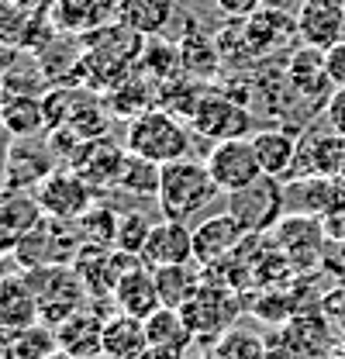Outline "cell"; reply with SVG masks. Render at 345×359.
Instances as JSON below:
<instances>
[{
    "mask_svg": "<svg viewBox=\"0 0 345 359\" xmlns=\"http://www.w3.org/2000/svg\"><path fill=\"white\" fill-rule=\"evenodd\" d=\"M287 83L290 90H297L301 97L307 100H321L325 97V104H328V90L332 87V80H328V69H325V52L321 48H311V45H304L301 52H294L290 55V62H287Z\"/></svg>",
    "mask_w": 345,
    "mask_h": 359,
    "instance_id": "obj_18",
    "label": "cell"
},
{
    "mask_svg": "<svg viewBox=\"0 0 345 359\" xmlns=\"http://www.w3.org/2000/svg\"><path fill=\"white\" fill-rule=\"evenodd\" d=\"M48 359H80V356H73V353H66V349H55Z\"/></svg>",
    "mask_w": 345,
    "mask_h": 359,
    "instance_id": "obj_48",
    "label": "cell"
},
{
    "mask_svg": "<svg viewBox=\"0 0 345 359\" xmlns=\"http://www.w3.org/2000/svg\"><path fill=\"white\" fill-rule=\"evenodd\" d=\"M118 222H121L118 211L97 208V204H93L83 218L76 222V231H80L83 245H114V238H118Z\"/></svg>",
    "mask_w": 345,
    "mask_h": 359,
    "instance_id": "obj_34",
    "label": "cell"
},
{
    "mask_svg": "<svg viewBox=\"0 0 345 359\" xmlns=\"http://www.w3.org/2000/svg\"><path fill=\"white\" fill-rule=\"evenodd\" d=\"M190 332L194 335H221L228 332V325L235 321V297L228 287H215V283H201V290L194 294L190 304L180 308Z\"/></svg>",
    "mask_w": 345,
    "mask_h": 359,
    "instance_id": "obj_13",
    "label": "cell"
},
{
    "mask_svg": "<svg viewBox=\"0 0 345 359\" xmlns=\"http://www.w3.org/2000/svg\"><path fill=\"white\" fill-rule=\"evenodd\" d=\"M48 90V76L42 66H14L4 80H0V97H42Z\"/></svg>",
    "mask_w": 345,
    "mask_h": 359,
    "instance_id": "obj_37",
    "label": "cell"
},
{
    "mask_svg": "<svg viewBox=\"0 0 345 359\" xmlns=\"http://www.w3.org/2000/svg\"><path fill=\"white\" fill-rule=\"evenodd\" d=\"M114 11H118V21L142 39L159 35L172 21V0H118Z\"/></svg>",
    "mask_w": 345,
    "mask_h": 359,
    "instance_id": "obj_27",
    "label": "cell"
},
{
    "mask_svg": "<svg viewBox=\"0 0 345 359\" xmlns=\"http://www.w3.org/2000/svg\"><path fill=\"white\" fill-rule=\"evenodd\" d=\"M128 149H121L111 138H90L76 149V156L69 159V166L100 194V190H118L121 180V166H125Z\"/></svg>",
    "mask_w": 345,
    "mask_h": 359,
    "instance_id": "obj_11",
    "label": "cell"
},
{
    "mask_svg": "<svg viewBox=\"0 0 345 359\" xmlns=\"http://www.w3.org/2000/svg\"><path fill=\"white\" fill-rule=\"evenodd\" d=\"M152 273H156V287H159L163 308H176L180 311L201 290V276L190 269V263H183V266H163V269H152Z\"/></svg>",
    "mask_w": 345,
    "mask_h": 359,
    "instance_id": "obj_29",
    "label": "cell"
},
{
    "mask_svg": "<svg viewBox=\"0 0 345 359\" xmlns=\"http://www.w3.org/2000/svg\"><path fill=\"white\" fill-rule=\"evenodd\" d=\"M25 28H28V18L21 14V7L14 0H0V42L21 48Z\"/></svg>",
    "mask_w": 345,
    "mask_h": 359,
    "instance_id": "obj_39",
    "label": "cell"
},
{
    "mask_svg": "<svg viewBox=\"0 0 345 359\" xmlns=\"http://www.w3.org/2000/svg\"><path fill=\"white\" fill-rule=\"evenodd\" d=\"M18 55H21V52H18V45L0 42V80H4L14 66H18Z\"/></svg>",
    "mask_w": 345,
    "mask_h": 359,
    "instance_id": "obj_44",
    "label": "cell"
},
{
    "mask_svg": "<svg viewBox=\"0 0 345 359\" xmlns=\"http://www.w3.org/2000/svg\"><path fill=\"white\" fill-rule=\"evenodd\" d=\"M311 7H332V11H345V0H304Z\"/></svg>",
    "mask_w": 345,
    "mask_h": 359,
    "instance_id": "obj_46",
    "label": "cell"
},
{
    "mask_svg": "<svg viewBox=\"0 0 345 359\" xmlns=\"http://www.w3.org/2000/svg\"><path fill=\"white\" fill-rule=\"evenodd\" d=\"M0 128L11 138L48 135L42 97H0Z\"/></svg>",
    "mask_w": 345,
    "mask_h": 359,
    "instance_id": "obj_24",
    "label": "cell"
},
{
    "mask_svg": "<svg viewBox=\"0 0 345 359\" xmlns=\"http://www.w3.org/2000/svg\"><path fill=\"white\" fill-rule=\"evenodd\" d=\"M149 353V335L145 321L131 314H111L104 321V356L107 359H145Z\"/></svg>",
    "mask_w": 345,
    "mask_h": 359,
    "instance_id": "obj_21",
    "label": "cell"
},
{
    "mask_svg": "<svg viewBox=\"0 0 345 359\" xmlns=\"http://www.w3.org/2000/svg\"><path fill=\"white\" fill-rule=\"evenodd\" d=\"M149 269H163V266H183L194 259V231L187 228V222H156L145 249L138 256Z\"/></svg>",
    "mask_w": 345,
    "mask_h": 359,
    "instance_id": "obj_14",
    "label": "cell"
},
{
    "mask_svg": "<svg viewBox=\"0 0 345 359\" xmlns=\"http://www.w3.org/2000/svg\"><path fill=\"white\" fill-rule=\"evenodd\" d=\"M42 314H39V297L32 294L28 280L18 276V280H4L0 283V328L18 335L32 325H39Z\"/></svg>",
    "mask_w": 345,
    "mask_h": 359,
    "instance_id": "obj_19",
    "label": "cell"
},
{
    "mask_svg": "<svg viewBox=\"0 0 345 359\" xmlns=\"http://www.w3.org/2000/svg\"><path fill=\"white\" fill-rule=\"evenodd\" d=\"M342 349H345V332H342Z\"/></svg>",
    "mask_w": 345,
    "mask_h": 359,
    "instance_id": "obj_49",
    "label": "cell"
},
{
    "mask_svg": "<svg viewBox=\"0 0 345 359\" xmlns=\"http://www.w3.org/2000/svg\"><path fill=\"white\" fill-rule=\"evenodd\" d=\"M190 128L204 138L228 142V138H245L252 128V114L242 100L228 97V93H204V100L197 104Z\"/></svg>",
    "mask_w": 345,
    "mask_h": 359,
    "instance_id": "obj_8",
    "label": "cell"
},
{
    "mask_svg": "<svg viewBox=\"0 0 345 359\" xmlns=\"http://www.w3.org/2000/svg\"><path fill=\"white\" fill-rule=\"evenodd\" d=\"M252 231H245V224L238 222L231 211L228 215H215V218L201 222V228H194V259L201 266H217V263L231 259Z\"/></svg>",
    "mask_w": 345,
    "mask_h": 359,
    "instance_id": "obj_12",
    "label": "cell"
},
{
    "mask_svg": "<svg viewBox=\"0 0 345 359\" xmlns=\"http://www.w3.org/2000/svg\"><path fill=\"white\" fill-rule=\"evenodd\" d=\"M145 335H149V353H163L170 359L180 356L187 349V342L194 339L183 311H176V308H159L152 318H145Z\"/></svg>",
    "mask_w": 345,
    "mask_h": 359,
    "instance_id": "obj_23",
    "label": "cell"
},
{
    "mask_svg": "<svg viewBox=\"0 0 345 359\" xmlns=\"http://www.w3.org/2000/svg\"><path fill=\"white\" fill-rule=\"evenodd\" d=\"M297 25H301L304 45L321 48V52H328L332 45H339L345 39V11L311 7V4H304L301 14H297Z\"/></svg>",
    "mask_w": 345,
    "mask_h": 359,
    "instance_id": "obj_26",
    "label": "cell"
},
{
    "mask_svg": "<svg viewBox=\"0 0 345 359\" xmlns=\"http://www.w3.org/2000/svg\"><path fill=\"white\" fill-rule=\"evenodd\" d=\"M345 173V135L339 132H307L297 142V159L287 180L301 177H342Z\"/></svg>",
    "mask_w": 345,
    "mask_h": 359,
    "instance_id": "obj_9",
    "label": "cell"
},
{
    "mask_svg": "<svg viewBox=\"0 0 345 359\" xmlns=\"http://www.w3.org/2000/svg\"><path fill=\"white\" fill-rule=\"evenodd\" d=\"M80 249H83V238H80L76 224L55 222V218H45L42 215L21 235V242L14 245V259L25 269L66 266V259H76Z\"/></svg>",
    "mask_w": 345,
    "mask_h": 359,
    "instance_id": "obj_3",
    "label": "cell"
},
{
    "mask_svg": "<svg viewBox=\"0 0 345 359\" xmlns=\"http://www.w3.org/2000/svg\"><path fill=\"white\" fill-rule=\"evenodd\" d=\"M273 242L283 252V259L290 266L307 269L318 263L321 256V242H325V224L311 215H283V222L273 228Z\"/></svg>",
    "mask_w": 345,
    "mask_h": 359,
    "instance_id": "obj_10",
    "label": "cell"
},
{
    "mask_svg": "<svg viewBox=\"0 0 345 359\" xmlns=\"http://www.w3.org/2000/svg\"><path fill=\"white\" fill-rule=\"evenodd\" d=\"M217 194V183L208 170V163L197 159H176L170 166H163V183H159V215L166 222H190L197 218L204 208H211Z\"/></svg>",
    "mask_w": 345,
    "mask_h": 359,
    "instance_id": "obj_1",
    "label": "cell"
},
{
    "mask_svg": "<svg viewBox=\"0 0 345 359\" xmlns=\"http://www.w3.org/2000/svg\"><path fill=\"white\" fill-rule=\"evenodd\" d=\"M0 359H14V339L4 328H0Z\"/></svg>",
    "mask_w": 345,
    "mask_h": 359,
    "instance_id": "obj_45",
    "label": "cell"
},
{
    "mask_svg": "<svg viewBox=\"0 0 345 359\" xmlns=\"http://www.w3.org/2000/svg\"><path fill=\"white\" fill-rule=\"evenodd\" d=\"M208 170L215 177L217 190L221 194H235V190H245L249 183H256L262 173L259 166V156H256V145L252 138H228V142H217L208 156Z\"/></svg>",
    "mask_w": 345,
    "mask_h": 359,
    "instance_id": "obj_7",
    "label": "cell"
},
{
    "mask_svg": "<svg viewBox=\"0 0 345 359\" xmlns=\"http://www.w3.org/2000/svg\"><path fill=\"white\" fill-rule=\"evenodd\" d=\"M152 224H156V222H149V218H145V215H138V211L121 215L114 249H121V252H128V256H142V249H145V238H149Z\"/></svg>",
    "mask_w": 345,
    "mask_h": 359,
    "instance_id": "obj_38",
    "label": "cell"
},
{
    "mask_svg": "<svg viewBox=\"0 0 345 359\" xmlns=\"http://www.w3.org/2000/svg\"><path fill=\"white\" fill-rule=\"evenodd\" d=\"M100 4L104 0H52L55 28L62 32H86L100 21Z\"/></svg>",
    "mask_w": 345,
    "mask_h": 359,
    "instance_id": "obj_33",
    "label": "cell"
},
{
    "mask_svg": "<svg viewBox=\"0 0 345 359\" xmlns=\"http://www.w3.org/2000/svg\"><path fill=\"white\" fill-rule=\"evenodd\" d=\"M104 321L107 318L93 314V308H80L76 314H69L62 325H55L59 349H66L80 359L104 356Z\"/></svg>",
    "mask_w": 345,
    "mask_h": 359,
    "instance_id": "obj_17",
    "label": "cell"
},
{
    "mask_svg": "<svg viewBox=\"0 0 345 359\" xmlns=\"http://www.w3.org/2000/svg\"><path fill=\"white\" fill-rule=\"evenodd\" d=\"M111 297H114V304H118L121 314L142 318V321L152 318V314L163 308V297H159V287H156V273L145 266V263L125 269Z\"/></svg>",
    "mask_w": 345,
    "mask_h": 359,
    "instance_id": "obj_16",
    "label": "cell"
},
{
    "mask_svg": "<svg viewBox=\"0 0 345 359\" xmlns=\"http://www.w3.org/2000/svg\"><path fill=\"white\" fill-rule=\"evenodd\" d=\"M28 287L39 297V314L45 325H62L69 314H76L86 301V287L83 280L76 276V269L66 266H42V269H28Z\"/></svg>",
    "mask_w": 345,
    "mask_h": 359,
    "instance_id": "obj_4",
    "label": "cell"
},
{
    "mask_svg": "<svg viewBox=\"0 0 345 359\" xmlns=\"http://www.w3.org/2000/svg\"><path fill=\"white\" fill-rule=\"evenodd\" d=\"M48 149H39L35 138H11L7 142V190L11 194H35L39 183L52 173Z\"/></svg>",
    "mask_w": 345,
    "mask_h": 359,
    "instance_id": "obj_15",
    "label": "cell"
},
{
    "mask_svg": "<svg viewBox=\"0 0 345 359\" xmlns=\"http://www.w3.org/2000/svg\"><path fill=\"white\" fill-rule=\"evenodd\" d=\"M204 93L208 90L201 87L197 80H166V83H159V107L163 111H170V114H183L187 121L194 118V111H197V104L204 100Z\"/></svg>",
    "mask_w": 345,
    "mask_h": 359,
    "instance_id": "obj_32",
    "label": "cell"
},
{
    "mask_svg": "<svg viewBox=\"0 0 345 359\" xmlns=\"http://www.w3.org/2000/svg\"><path fill=\"white\" fill-rule=\"evenodd\" d=\"M228 211L252 235L273 231L287 215V187L276 177H259L245 190L228 194Z\"/></svg>",
    "mask_w": 345,
    "mask_h": 359,
    "instance_id": "obj_5",
    "label": "cell"
},
{
    "mask_svg": "<svg viewBox=\"0 0 345 359\" xmlns=\"http://www.w3.org/2000/svg\"><path fill=\"white\" fill-rule=\"evenodd\" d=\"M125 149L156 166H170L176 159L190 156V132L176 114L156 104V107L142 111L138 118H131L128 132H125Z\"/></svg>",
    "mask_w": 345,
    "mask_h": 359,
    "instance_id": "obj_2",
    "label": "cell"
},
{
    "mask_svg": "<svg viewBox=\"0 0 345 359\" xmlns=\"http://www.w3.org/2000/svg\"><path fill=\"white\" fill-rule=\"evenodd\" d=\"M325 118H328L332 132L345 135V87L332 90V97H328V104H325Z\"/></svg>",
    "mask_w": 345,
    "mask_h": 359,
    "instance_id": "obj_43",
    "label": "cell"
},
{
    "mask_svg": "<svg viewBox=\"0 0 345 359\" xmlns=\"http://www.w3.org/2000/svg\"><path fill=\"white\" fill-rule=\"evenodd\" d=\"M39 218H42V211H39V201L32 194H11V190H4L0 194V252L14 249L21 242V235Z\"/></svg>",
    "mask_w": 345,
    "mask_h": 359,
    "instance_id": "obj_25",
    "label": "cell"
},
{
    "mask_svg": "<svg viewBox=\"0 0 345 359\" xmlns=\"http://www.w3.org/2000/svg\"><path fill=\"white\" fill-rule=\"evenodd\" d=\"M176 48H180V69H187L190 76H197V80H211V76L217 73V62H221L217 42L204 39V35L197 32L194 21H187V35H183V42L176 45Z\"/></svg>",
    "mask_w": 345,
    "mask_h": 359,
    "instance_id": "obj_28",
    "label": "cell"
},
{
    "mask_svg": "<svg viewBox=\"0 0 345 359\" xmlns=\"http://www.w3.org/2000/svg\"><path fill=\"white\" fill-rule=\"evenodd\" d=\"M7 190V149H0V194Z\"/></svg>",
    "mask_w": 345,
    "mask_h": 359,
    "instance_id": "obj_47",
    "label": "cell"
},
{
    "mask_svg": "<svg viewBox=\"0 0 345 359\" xmlns=\"http://www.w3.org/2000/svg\"><path fill=\"white\" fill-rule=\"evenodd\" d=\"M215 7L231 21H249L266 7V0H215Z\"/></svg>",
    "mask_w": 345,
    "mask_h": 359,
    "instance_id": "obj_40",
    "label": "cell"
},
{
    "mask_svg": "<svg viewBox=\"0 0 345 359\" xmlns=\"http://www.w3.org/2000/svg\"><path fill=\"white\" fill-rule=\"evenodd\" d=\"M325 69H328L332 87H345V39L325 52Z\"/></svg>",
    "mask_w": 345,
    "mask_h": 359,
    "instance_id": "obj_42",
    "label": "cell"
},
{
    "mask_svg": "<svg viewBox=\"0 0 345 359\" xmlns=\"http://www.w3.org/2000/svg\"><path fill=\"white\" fill-rule=\"evenodd\" d=\"M249 138H252V145H256L259 166H262L266 177H276V180L290 177L294 159H297V142H301V138H294L287 128H259V132H252Z\"/></svg>",
    "mask_w": 345,
    "mask_h": 359,
    "instance_id": "obj_20",
    "label": "cell"
},
{
    "mask_svg": "<svg viewBox=\"0 0 345 359\" xmlns=\"http://www.w3.org/2000/svg\"><path fill=\"white\" fill-rule=\"evenodd\" d=\"M107 107H111V114H118V118H138L142 111H149V107H156V104H152V93H149V87H145L142 80H121L118 87H111Z\"/></svg>",
    "mask_w": 345,
    "mask_h": 359,
    "instance_id": "obj_36",
    "label": "cell"
},
{
    "mask_svg": "<svg viewBox=\"0 0 345 359\" xmlns=\"http://www.w3.org/2000/svg\"><path fill=\"white\" fill-rule=\"evenodd\" d=\"M93 194H97V190H93L73 166H59V170H52V173L39 183V190H35L32 197L39 201V211H42L45 218L76 224L86 211L93 208Z\"/></svg>",
    "mask_w": 345,
    "mask_h": 359,
    "instance_id": "obj_6",
    "label": "cell"
},
{
    "mask_svg": "<svg viewBox=\"0 0 345 359\" xmlns=\"http://www.w3.org/2000/svg\"><path fill=\"white\" fill-rule=\"evenodd\" d=\"M321 314L328 318L332 328H342L345 332V287H335L321 297Z\"/></svg>",
    "mask_w": 345,
    "mask_h": 359,
    "instance_id": "obj_41",
    "label": "cell"
},
{
    "mask_svg": "<svg viewBox=\"0 0 345 359\" xmlns=\"http://www.w3.org/2000/svg\"><path fill=\"white\" fill-rule=\"evenodd\" d=\"M62 128H69L73 135H80L83 142H90V138H104V132L111 128L107 104L93 100L90 93H80L76 104H73V111H69V121H66Z\"/></svg>",
    "mask_w": 345,
    "mask_h": 359,
    "instance_id": "obj_30",
    "label": "cell"
},
{
    "mask_svg": "<svg viewBox=\"0 0 345 359\" xmlns=\"http://www.w3.org/2000/svg\"><path fill=\"white\" fill-rule=\"evenodd\" d=\"M335 194L339 187L332 177H301L287 183V204L294 208V215H311V218L332 215L342 204Z\"/></svg>",
    "mask_w": 345,
    "mask_h": 359,
    "instance_id": "obj_22",
    "label": "cell"
},
{
    "mask_svg": "<svg viewBox=\"0 0 345 359\" xmlns=\"http://www.w3.org/2000/svg\"><path fill=\"white\" fill-rule=\"evenodd\" d=\"M159 183H163V166H156L149 159H138L131 152L125 156L118 190H125L128 197H159Z\"/></svg>",
    "mask_w": 345,
    "mask_h": 359,
    "instance_id": "obj_31",
    "label": "cell"
},
{
    "mask_svg": "<svg viewBox=\"0 0 345 359\" xmlns=\"http://www.w3.org/2000/svg\"><path fill=\"white\" fill-rule=\"evenodd\" d=\"M11 339H14V359H48L59 349V335L45 321L18 332V335H11Z\"/></svg>",
    "mask_w": 345,
    "mask_h": 359,
    "instance_id": "obj_35",
    "label": "cell"
}]
</instances>
